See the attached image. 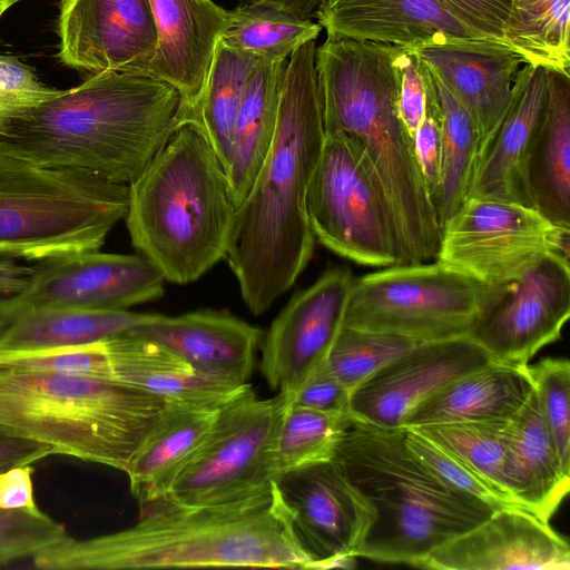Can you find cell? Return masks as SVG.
Here are the masks:
<instances>
[{
  "instance_id": "6da1fadb",
  "label": "cell",
  "mask_w": 570,
  "mask_h": 570,
  "mask_svg": "<svg viewBox=\"0 0 570 570\" xmlns=\"http://www.w3.org/2000/svg\"><path fill=\"white\" fill-rule=\"evenodd\" d=\"M316 40L287 60L273 142L254 183L235 210L224 259L242 298L265 313L309 263L315 237L306 194L325 130L315 70Z\"/></svg>"
},
{
  "instance_id": "7a4b0ae2",
  "label": "cell",
  "mask_w": 570,
  "mask_h": 570,
  "mask_svg": "<svg viewBox=\"0 0 570 570\" xmlns=\"http://www.w3.org/2000/svg\"><path fill=\"white\" fill-rule=\"evenodd\" d=\"M30 559L32 567L47 570L315 569L276 483L263 494L227 504L154 502L140 508L130 528L85 540L67 535Z\"/></svg>"
},
{
  "instance_id": "3957f363",
  "label": "cell",
  "mask_w": 570,
  "mask_h": 570,
  "mask_svg": "<svg viewBox=\"0 0 570 570\" xmlns=\"http://www.w3.org/2000/svg\"><path fill=\"white\" fill-rule=\"evenodd\" d=\"M180 118L181 96L168 82L142 71H104L14 121L0 150L128 185Z\"/></svg>"
},
{
  "instance_id": "277c9868",
  "label": "cell",
  "mask_w": 570,
  "mask_h": 570,
  "mask_svg": "<svg viewBox=\"0 0 570 570\" xmlns=\"http://www.w3.org/2000/svg\"><path fill=\"white\" fill-rule=\"evenodd\" d=\"M406 47L328 39L316 47L315 70L325 132L358 149L379 179L397 225L404 264L435 259L441 228L399 107Z\"/></svg>"
},
{
  "instance_id": "5b68a950",
  "label": "cell",
  "mask_w": 570,
  "mask_h": 570,
  "mask_svg": "<svg viewBox=\"0 0 570 570\" xmlns=\"http://www.w3.org/2000/svg\"><path fill=\"white\" fill-rule=\"evenodd\" d=\"M128 187L131 244L166 282H195L224 259L236 207L226 169L198 126L181 122Z\"/></svg>"
},
{
  "instance_id": "8992f818",
  "label": "cell",
  "mask_w": 570,
  "mask_h": 570,
  "mask_svg": "<svg viewBox=\"0 0 570 570\" xmlns=\"http://www.w3.org/2000/svg\"><path fill=\"white\" fill-rule=\"evenodd\" d=\"M333 460L375 511L357 558L415 567L497 510L445 485L407 448L403 428L352 419Z\"/></svg>"
},
{
  "instance_id": "52a82bcc",
  "label": "cell",
  "mask_w": 570,
  "mask_h": 570,
  "mask_svg": "<svg viewBox=\"0 0 570 570\" xmlns=\"http://www.w3.org/2000/svg\"><path fill=\"white\" fill-rule=\"evenodd\" d=\"M166 405L114 380L0 365V436L125 473Z\"/></svg>"
},
{
  "instance_id": "ba28073f",
  "label": "cell",
  "mask_w": 570,
  "mask_h": 570,
  "mask_svg": "<svg viewBox=\"0 0 570 570\" xmlns=\"http://www.w3.org/2000/svg\"><path fill=\"white\" fill-rule=\"evenodd\" d=\"M127 184L0 150V258L99 250L128 208Z\"/></svg>"
},
{
  "instance_id": "9c48e42d",
  "label": "cell",
  "mask_w": 570,
  "mask_h": 570,
  "mask_svg": "<svg viewBox=\"0 0 570 570\" xmlns=\"http://www.w3.org/2000/svg\"><path fill=\"white\" fill-rule=\"evenodd\" d=\"M501 288L435 261L389 266L354 279L343 326L416 342L468 336Z\"/></svg>"
},
{
  "instance_id": "30bf717a",
  "label": "cell",
  "mask_w": 570,
  "mask_h": 570,
  "mask_svg": "<svg viewBox=\"0 0 570 570\" xmlns=\"http://www.w3.org/2000/svg\"><path fill=\"white\" fill-rule=\"evenodd\" d=\"M315 240L365 266L404 264L395 217L370 166L353 142L325 132L306 194Z\"/></svg>"
},
{
  "instance_id": "8fae6325",
  "label": "cell",
  "mask_w": 570,
  "mask_h": 570,
  "mask_svg": "<svg viewBox=\"0 0 570 570\" xmlns=\"http://www.w3.org/2000/svg\"><path fill=\"white\" fill-rule=\"evenodd\" d=\"M283 405L279 393L263 400L250 387L222 406L197 452L159 501L219 505L269 491L276 479L273 443Z\"/></svg>"
},
{
  "instance_id": "7c38bea8",
  "label": "cell",
  "mask_w": 570,
  "mask_h": 570,
  "mask_svg": "<svg viewBox=\"0 0 570 570\" xmlns=\"http://www.w3.org/2000/svg\"><path fill=\"white\" fill-rule=\"evenodd\" d=\"M549 254H570V229L534 208L466 198L441 228L435 262L491 286L515 282Z\"/></svg>"
},
{
  "instance_id": "4fadbf2b",
  "label": "cell",
  "mask_w": 570,
  "mask_h": 570,
  "mask_svg": "<svg viewBox=\"0 0 570 570\" xmlns=\"http://www.w3.org/2000/svg\"><path fill=\"white\" fill-rule=\"evenodd\" d=\"M166 279L142 255L83 252L33 265L29 285L0 302V318L43 308L124 311L163 296Z\"/></svg>"
},
{
  "instance_id": "5bb4252c",
  "label": "cell",
  "mask_w": 570,
  "mask_h": 570,
  "mask_svg": "<svg viewBox=\"0 0 570 570\" xmlns=\"http://www.w3.org/2000/svg\"><path fill=\"white\" fill-rule=\"evenodd\" d=\"M570 316L569 256L549 254L485 305L468 337L498 363L525 366Z\"/></svg>"
},
{
  "instance_id": "9a60e30c",
  "label": "cell",
  "mask_w": 570,
  "mask_h": 570,
  "mask_svg": "<svg viewBox=\"0 0 570 570\" xmlns=\"http://www.w3.org/2000/svg\"><path fill=\"white\" fill-rule=\"evenodd\" d=\"M296 537L315 569L347 568L375 520V511L331 459L276 476Z\"/></svg>"
},
{
  "instance_id": "2e32d148",
  "label": "cell",
  "mask_w": 570,
  "mask_h": 570,
  "mask_svg": "<svg viewBox=\"0 0 570 570\" xmlns=\"http://www.w3.org/2000/svg\"><path fill=\"white\" fill-rule=\"evenodd\" d=\"M354 279L348 267H331L276 316L262 341L261 371L272 389L289 393L326 358L343 326Z\"/></svg>"
},
{
  "instance_id": "e0dca14e",
  "label": "cell",
  "mask_w": 570,
  "mask_h": 570,
  "mask_svg": "<svg viewBox=\"0 0 570 570\" xmlns=\"http://www.w3.org/2000/svg\"><path fill=\"white\" fill-rule=\"evenodd\" d=\"M492 362L468 336L421 342L353 390L348 413L372 425L403 428L409 414L424 400Z\"/></svg>"
},
{
  "instance_id": "ac0fdd59",
  "label": "cell",
  "mask_w": 570,
  "mask_h": 570,
  "mask_svg": "<svg viewBox=\"0 0 570 570\" xmlns=\"http://www.w3.org/2000/svg\"><path fill=\"white\" fill-rule=\"evenodd\" d=\"M57 35L59 61L91 75L144 72L157 46L149 0H61Z\"/></svg>"
},
{
  "instance_id": "d6986e66",
  "label": "cell",
  "mask_w": 570,
  "mask_h": 570,
  "mask_svg": "<svg viewBox=\"0 0 570 570\" xmlns=\"http://www.w3.org/2000/svg\"><path fill=\"white\" fill-rule=\"evenodd\" d=\"M415 567L438 570H568L570 548L549 522L525 509L503 507L434 549Z\"/></svg>"
},
{
  "instance_id": "ffe728a7",
  "label": "cell",
  "mask_w": 570,
  "mask_h": 570,
  "mask_svg": "<svg viewBox=\"0 0 570 570\" xmlns=\"http://www.w3.org/2000/svg\"><path fill=\"white\" fill-rule=\"evenodd\" d=\"M411 50L468 110L483 146L507 110L522 58L502 39L489 37L438 39Z\"/></svg>"
},
{
  "instance_id": "44dd1931",
  "label": "cell",
  "mask_w": 570,
  "mask_h": 570,
  "mask_svg": "<svg viewBox=\"0 0 570 570\" xmlns=\"http://www.w3.org/2000/svg\"><path fill=\"white\" fill-rule=\"evenodd\" d=\"M548 89V69L521 67L507 110L481 148L466 198L503 200L533 208L527 184V160L547 105Z\"/></svg>"
},
{
  "instance_id": "7402d4cb",
  "label": "cell",
  "mask_w": 570,
  "mask_h": 570,
  "mask_svg": "<svg viewBox=\"0 0 570 570\" xmlns=\"http://www.w3.org/2000/svg\"><path fill=\"white\" fill-rule=\"evenodd\" d=\"M157 46L147 72L175 87L181 96L180 124L204 91L226 20L213 0H149Z\"/></svg>"
},
{
  "instance_id": "603a6c76",
  "label": "cell",
  "mask_w": 570,
  "mask_h": 570,
  "mask_svg": "<svg viewBox=\"0 0 570 570\" xmlns=\"http://www.w3.org/2000/svg\"><path fill=\"white\" fill-rule=\"evenodd\" d=\"M129 333L175 352L204 375L228 384H248L264 333L230 314L200 309L178 316L151 314Z\"/></svg>"
},
{
  "instance_id": "cb8c5ba5",
  "label": "cell",
  "mask_w": 570,
  "mask_h": 570,
  "mask_svg": "<svg viewBox=\"0 0 570 570\" xmlns=\"http://www.w3.org/2000/svg\"><path fill=\"white\" fill-rule=\"evenodd\" d=\"M315 17L328 39L411 48L444 38L485 37L442 0H322Z\"/></svg>"
},
{
  "instance_id": "d4e9b609",
  "label": "cell",
  "mask_w": 570,
  "mask_h": 570,
  "mask_svg": "<svg viewBox=\"0 0 570 570\" xmlns=\"http://www.w3.org/2000/svg\"><path fill=\"white\" fill-rule=\"evenodd\" d=\"M105 344L114 381L167 403L220 409L252 387L215 381L166 346L129 332Z\"/></svg>"
},
{
  "instance_id": "484cf974",
  "label": "cell",
  "mask_w": 570,
  "mask_h": 570,
  "mask_svg": "<svg viewBox=\"0 0 570 570\" xmlns=\"http://www.w3.org/2000/svg\"><path fill=\"white\" fill-rule=\"evenodd\" d=\"M503 476L514 504L547 522L569 492L535 387L509 422Z\"/></svg>"
},
{
  "instance_id": "4316f807",
  "label": "cell",
  "mask_w": 570,
  "mask_h": 570,
  "mask_svg": "<svg viewBox=\"0 0 570 570\" xmlns=\"http://www.w3.org/2000/svg\"><path fill=\"white\" fill-rule=\"evenodd\" d=\"M533 390L534 382L528 365L492 362L424 400L409 414L403 428L509 421Z\"/></svg>"
},
{
  "instance_id": "83f0119b",
  "label": "cell",
  "mask_w": 570,
  "mask_h": 570,
  "mask_svg": "<svg viewBox=\"0 0 570 570\" xmlns=\"http://www.w3.org/2000/svg\"><path fill=\"white\" fill-rule=\"evenodd\" d=\"M220 409L167 403L126 474L139 507L164 499L193 459Z\"/></svg>"
},
{
  "instance_id": "f1b7e54d",
  "label": "cell",
  "mask_w": 570,
  "mask_h": 570,
  "mask_svg": "<svg viewBox=\"0 0 570 570\" xmlns=\"http://www.w3.org/2000/svg\"><path fill=\"white\" fill-rule=\"evenodd\" d=\"M547 105L527 160L532 206L570 229V73L548 70Z\"/></svg>"
},
{
  "instance_id": "f546056e",
  "label": "cell",
  "mask_w": 570,
  "mask_h": 570,
  "mask_svg": "<svg viewBox=\"0 0 570 570\" xmlns=\"http://www.w3.org/2000/svg\"><path fill=\"white\" fill-rule=\"evenodd\" d=\"M287 60L258 59L248 78L226 168L236 208L249 191L273 142Z\"/></svg>"
},
{
  "instance_id": "4dcf8cb0",
  "label": "cell",
  "mask_w": 570,
  "mask_h": 570,
  "mask_svg": "<svg viewBox=\"0 0 570 570\" xmlns=\"http://www.w3.org/2000/svg\"><path fill=\"white\" fill-rule=\"evenodd\" d=\"M151 314L43 308L0 318V350L28 351L87 345L126 334Z\"/></svg>"
},
{
  "instance_id": "1f68e13d",
  "label": "cell",
  "mask_w": 570,
  "mask_h": 570,
  "mask_svg": "<svg viewBox=\"0 0 570 570\" xmlns=\"http://www.w3.org/2000/svg\"><path fill=\"white\" fill-rule=\"evenodd\" d=\"M441 116V170L434 196L440 228L466 199L480 156V130L442 80L420 60Z\"/></svg>"
},
{
  "instance_id": "d6a6232c",
  "label": "cell",
  "mask_w": 570,
  "mask_h": 570,
  "mask_svg": "<svg viewBox=\"0 0 570 570\" xmlns=\"http://www.w3.org/2000/svg\"><path fill=\"white\" fill-rule=\"evenodd\" d=\"M257 61L256 57L219 41L202 97L183 121L193 122L203 130L225 169L238 109Z\"/></svg>"
},
{
  "instance_id": "836d02e7",
  "label": "cell",
  "mask_w": 570,
  "mask_h": 570,
  "mask_svg": "<svg viewBox=\"0 0 570 570\" xmlns=\"http://www.w3.org/2000/svg\"><path fill=\"white\" fill-rule=\"evenodd\" d=\"M321 26L301 20L266 3H238L226 9L219 41L230 49L257 59H288L305 43L316 40Z\"/></svg>"
},
{
  "instance_id": "e575fe53",
  "label": "cell",
  "mask_w": 570,
  "mask_h": 570,
  "mask_svg": "<svg viewBox=\"0 0 570 570\" xmlns=\"http://www.w3.org/2000/svg\"><path fill=\"white\" fill-rule=\"evenodd\" d=\"M503 41L524 65L569 72L570 0H515Z\"/></svg>"
},
{
  "instance_id": "d590c367",
  "label": "cell",
  "mask_w": 570,
  "mask_h": 570,
  "mask_svg": "<svg viewBox=\"0 0 570 570\" xmlns=\"http://www.w3.org/2000/svg\"><path fill=\"white\" fill-rule=\"evenodd\" d=\"M352 419L350 414L293 405L284 399L273 443L276 476L333 459L335 448Z\"/></svg>"
},
{
  "instance_id": "8d00e7d4",
  "label": "cell",
  "mask_w": 570,
  "mask_h": 570,
  "mask_svg": "<svg viewBox=\"0 0 570 570\" xmlns=\"http://www.w3.org/2000/svg\"><path fill=\"white\" fill-rule=\"evenodd\" d=\"M509 422H455L414 429L456 456L507 505L518 507L505 488L503 476Z\"/></svg>"
},
{
  "instance_id": "74e56055",
  "label": "cell",
  "mask_w": 570,
  "mask_h": 570,
  "mask_svg": "<svg viewBox=\"0 0 570 570\" xmlns=\"http://www.w3.org/2000/svg\"><path fill=\"white\" fill-rule=\"evenodd\" d=\"M419 343L393 334L342 326L327 353L326 363L352 393L376 371Z\"/></svg>"
},
{
  "instance_id": "f35d334b",
  "label": "cell",
  "mask_w": 570,
  "mask_h": 570,
  "mask_svg": "<svg viewBox=\"0 0 570 570\" xmlns=\"http://www.w3.org/2000/svg\"><path fill=\"white\" fill-rule=\"evenodd\" d=\"M529 370L559 460L570 474V363L548 357Z\"/></svg>"
},
{
  "instance_id": "ab89813d",
  "label": "cell",
  "mask_w": 570,
  "mask_h": 570,
  "mask_svg": "<svg viewBox=\"0 0 570 570\" xmlns=\"http://www.w3.org/2000/svg\"><path fill=\"white\" fill-rule=\"evenodd\" d=\"M66 529L37 508H0V567L31 558L67 537Z\"/></svg>"
},
{
  "instance_id": "60d3db41",
  "label": "cell",
  "mask_w": 570,
  "mask_h": 570,
  "mask_svg": "<svg viewBox=\"0 0 570 570\" xmlns=\"http://www.w3.org/2000/svg\"><path fill=\"white\" fill-rule=\"evenodd\" d=\"M63 91L45 85L18 57L0 53V139L14 121Z\"/></svg>"
},
{
  "instance_id": "b9f144b4",
  "label": "cell",
  "mask_w": 570,
  "mask_h": 570,
  "mask_svg": "<svg viewBox=\"0 0 570 570\" xmlns=\"http://www.w3.org/2000/svg\"><path fill=\"white\" fill-rule=\"evenodd\" d=\"M403 430L407 448L445 485L460 494L481 500L495 509L510 507L456 456L416 429L403 428Z\"/></svg>"
},
{
  "instance_id": "7bdbcfd3",
  "label": "cell",
  "mask_w": 570,
  "mask_h": 570,
  "mask_svg": "<svg viewBox=\"0 0 570 570\" xmlns=\"http://www.w3.org/2000/svg\"><path fill=\"white\" fill-rule=\"evenodd\" d=\"M279 394L293 405L350 414L351 392L331 372L326 358L318 363L293 391Z\"/></svg>"
},
{
  "instance_id": "ee69618b",
  "label": "cell",
  "mask_w": 570,
  "mask_h": 570,
  "mask_svg": "<svg viewBox=\"0 0 570 570\" xmlns=\"http://www.w3.org/2000/svg\"><path fill=\"white\" fill-rule=\"evenodd\" d=\"M423 77L426 90L425 110L414 135V148L428 191L433 202L441 170V116L432 88L424 73Z\"/></svg>"
},
{
  "instance_id": "f6af8a7d",
  "label": "cell",
  "mask_w": 570,
  "mask_h": 570,
  "mask_svg": "<svg viewBox=\"0 0 570 570\" xmlns=\"http://www.w3.org/2000/svg\"><path fill=\"white\" fill-rule=\"evenodd\" d=\"M466 26L482 36L502 39L513 0H442Z\"/></svg>"
},
{
  "instance_id": "bcb514c9",
  "label": "cell",
  "mask_w": 570,
  "mask_h": 570,
  "mask_svg": "<svg viewBox=\"0 0 570 570\" xmlns=\"http://www.w3.org/2000/svg\"><path fill=\"white\" fill-rule=\"evenodd\" d=\"M425 96L421 62L411 48L406 47L401 57L399 107L402 120L413 139L424 116Z\"/></svg>"
},
{
  "instance_id": "7dc6e473",
  "label": "cell",
  "mask_w": 570,
  "mask_h": 570,
  "mask_svg": "<svg viewBox=\"0 0 570 570\" xmlns=\"http://www.w3.org/2000/svg\"><path fill=\"white\" fill-rule=\"evenodd\" d=\"M32 471L33 469L28 464L13 466L0 473V508H37L33 498Z\"/></svg>"
},
{
  "instance_id": "c3c4849f",
  "label": "cell",
  "mask_w": 570,
  "mask_h": 570,
  "mask_svg": "<svg viewBox=\"0 0 570 570\" xmlns=\"http://www.w3.org/2000/svg\"><path fill=\"white\" fill-rule=\"evenodd\" d=\"M52 454L56 451L46 444L0 436V473L13 466L32 464Z\"/></svg>"
},
{
  "instance_id": "681fc988",
  "label": "cell",
  "mask_w": 570,
  "mask_h": 570,
  "mask_svg": "<svg viewBox=\"0 0 570 570\" xmlns=\"http://www.w3.org/2000/svg\"><path fill=\"white\" fill-rule=\"evenodd\" d=\"M33 265L0 258V302L22 292L30 283Z\"/></svg>"
},
{
  "instance_id": "f907efd6",
  "label": "cell",
  "mask_w": 570,
  "mask_h": 570,
  "mask_svg": "<svg viewBox=\"0 0 570 570\" xmlns=\"http://www.w3.org/2000/svg\"><path fill=\"white\" fill-rule=\"evenodd\" d=\"M239 3H266L289 12L301 20H308L322 0H237Z\"/></svg>"
},
{
  "instance_id": "816d5d0a",
  "label": "cell",
  "mask_w": 570,
  "mask_h": 570,
  "mask_svg": "<svg viewBox=\"0 0 570 570\" xmlns=\"http://www.w3.org/2000/svg\"><path fill=\"white\" fill-rule=\"evenodd\" d=\"M13 4L14 3L12 0H0V20L4 12L9 10Z\"/></svg>"
},
{
  "instance_id": "f5cc1de1",
  "label": "cell",
  "mask_w": 570,
  "mask_h": 570,
  "mask_svg": "<svg viewBox=\"0 0 570 570\" xmlns=\"http://www.w3.org/2000/svg\"><path fill=\"white\" fill-rule=\"evenodd\" d=\"M12 1H13V3H17V2H19V1H21V0H12Z\"/></svg>"
},
{
  "instance_id": "db71d44e",
  "label": "cell",
  "mask_w": 570,
  "mask_h": 570,
  "mask_svg": "<svg viewBox=\"0 0 570 570\" xmlns=\"http://www.w3.org/2000/svg\"><path fill=\"white\" fill-rule=\"evenodd\" d=\"M513 1H515V0H513Z\"/></svg>"
}]
</instances>
